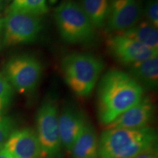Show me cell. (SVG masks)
Masks as SVG:
<instances>
[{
  "instance_id": "obj_1",
  "label": "cell",
  "mask_w": 158,
  "mask_h": 158,
  "mask_svg": "<svg viewBox=\"0 0 158 158\" xmlns=\"http://www.w3.org/2000/svg\"><path fill=\"white\" fill-rule=\"evenodd\" d=\"M144 89L122 70L111 69L100 78L98 88V114L107 126L143 98Z\"/></svg>"
},
{
  "instance_id": "obj_2",
  "label": "cell",
  "mask_w": 158,
  "mask_h": 158,
  "mask_svg": "<svg viewBox=\"0 0 158 158\" xmlns=\"http://www.w3.org/2000/svg\"><path fill=\"white\" fill-rule=\"evenodd\" d=\"M157 134L152 127L106 128L99 138L98 158H133L157 147Z\"/></svg>"
},
{
  "instance_id": "obj_3",
  "label": "cell",
  "mask_w": 158,
  "mask_h": 158,
  "mask_svg": "<svg viewBox=\"0 0 158 158\" xmlns=\"http://www.w3.org/2000/svg\"><path fill=\"white\" fill-rule=\"evenodd\" d=\"M105 67L101 59L88 53H72L61 61L64 81L80 98H88L92 93Z\"/></svg>"
},
{
  "instance_id": "obj_4",
  "label": "cell",
  "mask_w": 158,
  "mask_h": 158,
  "mask_svg": "<svg viewBox=\"0 0 158 158\" xmlns=\"http://www.w3.org/2000/svg\"><path fill=\"white\" fill-rule=\"evenodd\" d=\"M54 18L59 34L65 43L86 44L95 37V27L76 1L66 0L59 4L54 10Z\"/></svg>"
},
{
  "instance_id": "obj_5",
  "label": "cell",
  "mask_w": 158,
  "mask_h": 158,
  "mask_svg": "<svg viewBox=\"0 0 158 158\" xmlns=\"http://www.w3.org/2000/svg\"><path fill=\"white\" fill-rule=\"evenodd\" d=\"M59 113L58 105L51 98L45 99L37 110L35 132L40 148V158L62 157Z\"/></svg>"
},
{
  "instance_id": "obj_6",
  "label": "cell",
  "mask_w": 158,
  "mask_h": 158,
  "mask_svg": "<svg viewBox=\"0 0 158 158\" xmlns=\"http://www.w3.org/2000/svg\"><path fill=\"white\" fill-rule=\"evenodd\" d=\"M43 70V64L38 59L21 54L7 59L2 75L14 90L23 94H31L38 86Z\"/></svg>"
},
{
  "instance_id": "obj_7",
  "label": "cell",
  "mask_w": 158,
  "mask_h": 158,
  "mask_svg": "<svg viewBox=\"0 0 158 158\" xmlns=\"http://www.w3.org/2000/svg\"><path fill=\"white\" fill-rule=\"evenodd\" d=\"M42 29L43 22L40 16L8 10L2 19L3 45L11 47L35 42Z\"/></svg>"
},
{
  "instance_id": "obj_8",
  "label": "cell",
  "mask_w": 158,
  "mask_h": 158,
  "mask_svg": "<svg viewBox=\"0 0 158 158\" xmlns=\"http://www.w3.org/2000/svg\"><path fill=\"white\" fill-rule=\"evenodd\" d=\"M107 46L110 54L118 62L128 66L158 55V51L117 34L108 40Z\"/></svg>"
},
{
  "instance_id": "obj_9",
  "label": "cell",
  "mask_w": 158,
  "mask_h": 158,
  "mask_svg": "<svg viewBox=\"0 0 158 158\" xmlns=\"http://www.w3.org/2000/svg\"><path fill=\"white\" fill-rule=\"evenodd\" d=\"M141 12L139 0H112L105 27L114 32L129 29L139 21Z\"/></svg>"
},
{
  "instance_id": "obj_10",
  "label": "cell",
  "mask_w": 158,
  "mask_h": 158,
  "mask_svg": "<svg viewBox=\"0 0 158 158\" xmlns=\"http://www.w3.org/2000/svg\"><path fill=\"white\" fill-rule=\"evenodd\" d=\"M59 129L63 149L70 152L88 120L84 112L73 106H66L59 113Z\"/></svg>"
},
{
  "instance_id": "obj_11",
  "label": "cell",
  "mask_w": 158,
  "mask_h": 158,
  "mask_svg": "<svg viewBox=\"0 0 158 158\" xmlns=\"http://www.w3.org/2000/svg\"><path fill=\"white\" fill-rule=\"evenodd\" d=\"M15 158H40V148L35 130L15 129L3 147Z\"/></svg>"
},
{
  "instance_id": "obj_12",
  "label": "cell",
  "mask_w": 158,
  "mask_h": 158,
  "mask_svg": "<svg viewBox=\"0 0 158 158\" xmlns=\"http://www.w3.org/2000/svg\"><path fill=\"white\" fill-rule=\"evenodd\" d=\"M155 106L149 97H143L139 102L122 114L106 128L139 129L147 127L153 117Z\"/></svg>"
},
{
  "instance_id": "obj_13",
  "label": "cell",
  "mask_w": 158,
  "mask_h": 158,
  "mask_svg": "<svg viewBox=\"0 0 158 158\" xmlns=\"http://www.w3.org/2000/svg\"><path fill=\"white\" fill-rule=\"evenodd\" d=\"M99 138L94 126L88 121L69 152L71 158H98Z\"/></svg>"
},
{
  "instance_id": "obj_14",
  "label": "cell",
  "mask_w": 158,
  "mask_h": 158,
  "mask_svg": "<svg viewBox=\"0 0 158 158\" xmlns=\"http://www.w3.org/2000/svg\"><path fill=\"white\" fill-rule=\"evenodd\" d=\"M128 73L143 87L157 88L158 85V55L129 65Z\"/></svg>"
},
{
  "instance_id": "obj_15",
  "label": "cell",
  "mask_w": 158,
  "mask_h": 158,
  "mask_svg": "<svg viewBox=\"0 0 158 158\" xmlns=\"http://www.w3.org/2000/svg\"><path fill=\"white\" fill-rule=\"evenodd\" d=\"M158 28L147 21L138 22L129 29L117 33V35L129 37L146 46L158 51Z\"/></svg>"
},
{
  "instance_id": "obj_16",
  "label": "cell",
  "mask_w": 158,
  "mask_h": 158,
  "mask_svg": "<svg viewBox=\"0 0 158 158\" xmlns=\"http://www.w3.org/2000/svg\"><path fill=\"white\" fill-rule=\"evenodd\" d=\"M81 7L95 29L106 27L109 15V0H81Z\"/></svg>"
},
{
  "instance_id": "obj_17",
  "label": "cell",
  "mask_w": 158,
  "mask_h": 158,
  "mask_svg": "<svg viewBox=\"0 0 158 158\" xmlns=\"http://www.w3.org/2000/svg\"><path fill=\"white\" fill-rule=\"evenodd\" d=\"M8 10L19 11L40 17L48 13L47 0H13Z\"/></svg>"
},
{
  "instance_id": "obj_18",
  "label": "cell",
  "mask_w": 158,
  "mask_h": 158,
  "mask_svg": "<svg viewBox=\"0 0 158 158\" xmlns=\"http://www.w3.org/2000/svg\"><path fill=\"white\" fill-rule=\"evenodd\" d=\"M14 97V89L2 75L0 74V115L7 113Z\"/></svg>"
},
{
  "instance_id": "obj_19",
  "label": "cell",
  "mask_w": 158,
  "mask_h": 158,
  "mask_svg": "<svg viewBox=\"0 0 158 158\" xmlns=\"http://www.w3.org/2000/svg\"><path fill=\"white\" fill-rule=\"evenodd\" d=\"M15 130V123L11 116L6 114L0 115V149L4 147L7 140Z\"/></svg>"
},
{
  "instance_id": "obj_20",
  "label": "cell",
  "mask_w": 158,
  "mask_h": 158,
  "mask_svg": "<svg viewBox=\"0 0 158 158\" xmlns=\"http://www.w3.org/2000/svg\"><path fill=\"white\" fill-rule=\"evenodd\" d=\"M144 14L148 22L158 28V0H148Z\"/></svg>"
},
{
  "instance_id": "obj_21",
  "label": "cell",
  "mask_w": 158,
  "mask_h": 158,
  "mask_svg": "<svg viewBox=\"0 0 158 158\" xmlns=\"http://www.w3.org/2000/svg\"><path fill=\"white\" fill-rule=\"evenodd\" d=\"M157 155V147H153L138 154L133 158H155Z\"/></svg>"
},
{
  "instance_id": "obj_22",
  "label": "cell",
  "mask_w": 158,
  "mask_h": 158,
  "mask_svg": "<svg viewBox=\"0 0 158 158\" xmlns=\"http://www.w3.org/2000/svg\"><path fill=\"white\" fill-rule=\"evenodd\" d=\"M0 158H15L13 156H12L9 152H7L5 149H0Z\"/></svg>"
},
{
  "instance_id": "obj_23",
  "label": "cell",
  "mask_w": 158,
  "mask_h": 158,
  "mask_svg": "<svg viewBox=\"0 0 158 158\" xmlns=\"http://www.w3.org/2000/svg\"><path fill=\"white\" fill-rule=\"evenodd\" d=\"M2 31V19H0V31Z\"/></svg>"
},
{
  "instance_id": "obj_24",
  "label": "cell",
  "mask_w": 158,
  "mask_h": 158,
  "mask_svg": "<svg viewBox=\"0 0 158 158\" xmlns=\"http://www.w3.org/2000/svg\"><path fill=\"white\" fill-rule=\"evenodd\" d=\"M155 158H158V155H157V156H155Z\"/></svg>"
},
{
  "instance_id": "obj_25",
  "label": "cell",
  "mask_w": 158,
  "mask_h": 158,
  "mask_svg": "<svg viewBox=\"0 0 158 158\" xmlns=\"http://www.w3.org/2000/svg\"><path fill=\"white\" fill-rule=\"evenodd\" d=\"M0 2H1V0H0Z\"/></svg>"
},
{
  "instance_id": "obj_26",
  "label": "cell",
  "mask_w": 158,
  "mask_h": 158,
  "mask_svg": "<svg viewBox=\"0 0 158 158\" xmlns=\"http://www.w3.org/2000/svg\"><path fill=\"white\" fill-rule=\"evenodd\" d=\"M111 1H112V0H111Z\"/></svg>"
}]
</instances>
